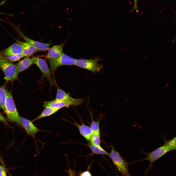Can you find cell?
Returning <instances> with one entry per match:
<instances>
[{"mask_svg":"<svg viewBox=\"0 0 176 176\" xmlns=\"http://www.w3.org/2000/svg\"><path fill=\"white\" fill-rule=\"evenodd\" d=\"M6 93L4 111L9 121L21 127L20 121V116L16 109L12 95L7 89Z\"/></svg>","mask_w":176,"mask_h":176,"instance_id":"1","label":"cell"},{"mask_svg":"<svg viewBox=\"0 0 176 176\" xmlns=\"http://www.w3.org/2000/svg\"><path fill=\"white\" fill-rule=\"evenodd\" d=\"M0 67L5 75L6 81H12L18 79V73L16 65L3 56H0Z\"/></svg>","mask_w":176,"mask_h":176,"instance_id":"2","label":"cell"},{"mask_svg":"<svg viewBox=\"0 0 176 176\" xmlns=\"http://www.w3.org/2000/svg\"><path fill=\"white\" fill-rule=\"evenodd\" d=\"M101 60V58L98 56L94 59H76L75 65L91 71L94 73L96 72L101 73V70L103 66L102 64H99L98 63Z\"/></svg>","mask_w":176,"mask_h":176,"instance_id":"3","label":"cell"},{"mask_svg":"<svg viewBox=\"0 0 176 176\" xmlns=\"http://www.w3.org/2000/svg\"><path fill=\"white\" fill-rule=\"evenodd\" d=\"M111 150L109 156L113 163L120 171L122 176H131L128 169V164L121 156L119 153L116 151L114 147L110 145Z\"/></svg>","mask_w":176,"mask_h":176,"instance_id":"4","label":"cell"},{"mask_svg":"<svg viewBox=\"0 0 176 176\" xmlns=\"http://www.w3.org/2000/svg\"><path fill=\"white\" fill-rule=\"evenodd\" d=\"M50 71L52 76L58 67L64 65H75L76 59L63 53L59 56L49 59Z\"/></svg>","mask_w":176,"mask_h":176,"instance_id":"5","label":"cell"},{"mask_svg":"<svg viewBox=\"0 0 176 176\" xmlns=\"http://www.w3.org/2000/svg\"><path fill=\"white\" fill-rule=\"evenodd\" d=\"M170 151L171 150L169 147L164 143L163 145L158 148L151 152L148 153L143 152L147 155V157L136 162L148 160L150 162L149 168L152 166L153 163L155 161Z\"/></svg>","mask_w":176,"mask_h":176,"instance_id":"6","label":"cell"},{"mask_svg":"<svg viewBox=\"0 0 176 176\" xmlns=\"http://www.w3.org/2000/svg\"><path fill=\"white\" fill-rule=\"evenodd\" d=\"M83 101V99L81 98L75 101H69L55 99L51 101H44L43 106L44 107L48 106L59 110L65 107H68L72 105H79L81 104Z\"/></svg>","mask_w":176,"mask_h":176,"instance_id":"7","label":"cell"},{"mask_svg":"<svg viewBox=\"0 0 176 176\" xmlns=\"http://www.w3.org/2000/svg\"><path fill=\"white\" fill-rule=\"evenodd\" d=\"M33 63L36 65L42 73L43 77H46L51 83H52L51 73L46 62L42 59L32 56L31 58Z\"/></svg>","mask_w":176,"mask_h":176,"instance_id":"8","label":"cell"},{"mask_svg":"<svg viewBox=\"0 0 176 176\" xmlns=\"http://www.w3.org/2000/svg\"><path fill=\"white\" fill-rule=\"evenodd\" d=\"M20 121L21 127L24 129L28 135L33 136L42 131L37 127L32 121L26 118L20 116Z\"/></svg>","mask_w":176,"mask_h":176,"instance_id":"9","label":"cell"},{"mask_svg":"<svg viewBox=\"0 0 176 176\" xmlns=\"http://www.w3.org/2000/svg\"><path fill=\"white\" fill-rule=\"evenodd\" d=\"M20 35L26 42L34 46L39 51H45L48 50L50 46L49 44L44 43L31 39L25 35L20 30H17Z\"/></svg>","mask_w":176,"mask_h":176,"instance_id":"10","label":"cell"},{"mask_svg":"<svg viewBox=\"0 0 176 176\" xmlns=\"http://www.w3.org/2000/svg\"><path fill=\"white\" fill-rule=\"evenodd\" d=\"M65 42L58 45H55L48 50V54L46 57V58H54L60 56L63 53V46Z\"/></svg>","mask_w":176,"mask_h":176,"instance_id":"11","label":"cell"},{"mask_svg":"<svg viewBox=\"0 0 176 176\" xmlns=\"http://www.w3.org/2000/svg\"><path fill=\"white\" fill-rule=\"evenodd\" d=\"M22 46L18 41L3 51L2 56L22 53Z\"/></svg>","mask_w":176,"mask_h":176,"instance_id":"12","label":"cell"},{"mask_svg":"<svg viewBox=\"0 0 176 176\" xmlns=\"http://www.w3.org/2000/svg\"><path fill=\"white\" fill-rule=\"evenodd\" d=\"M78 129L80 134L87 141H89L92 132L90 127L83 123L80 124L76 122L72 123Z\"/></svg>","mask_w":176,"mask_h":176,"instance_id":"13","label":"cell"},{"mask_svg":"<svg viewBox=\"0 0 176 176\" xmlns=\"http://www.w3.org/2000/svg\"><path fill=\"white\" fill-rule=\"evenodd\" d=\"M18 41L22 46V53L25 57H29L35 53L39 51L36 47L27 42Z\"/></svg>","mask_w":176,"mask_h":176,"instance_id":"14","label":"cell"},{"mask_svg":"<svg viewBox=\"0 0 176 176\" xmlns=\"http://www.w3.org/2000/svg\"><path fill=\"white\" fill-rule=\"evenodd\" d=\"M33 63L31 59L26 56L20 61L16 65L18 73L24 71Z\"/></svg>","mask_w":176,"mask_h":176,"instance_id":"15","label":"cell"},{"mask_svg":"<svg viewBox=\"0 0 176 176\" xmlns=\"http://www.w3.org/2000/svg\"><path fill=\"white\" fill-rule=\"evenodd\" d=\"M80 99L73 98L71 97L68 93H66L61 89L58 88L57 89L56 99L69 101H75L79 100Z\"/></svg>","mask_w":176,"mask_h":176,"instance_id":"16","label":"cell"},{"mask_svg":"<svg viewBox=\"0 0 176 176\" xmlns=\"http://www.w3.org/2000/svg\"><path fill=\"white\" fill-rule=\"evenodd\" d=\"M44 107V109L41 113L35 119L32 121L33 122L38 120L50 116L58 110V109L48 106H45Z\"/></svg>","mask_w":176,"mask_h":176,"instance_id":"17","label":"cell"},{"mask_svg":"<svg viewBox=\"0 0 176 176\" xmlns=\"http://www.w3.org/2000/svg\"><path fill=\"white\" fill-rule=\"evenodd\" d=\"M87 145L88 147L94 154L105 155L108 156L109 155V153L101 147L93 145L90 142Z\"/></svg>","mask_w":176,"mask_h":176,"instance_id":"18","label":"cell"},{"mask_svg":"<svg viewBox=\"0 0 176 176\" xmlns=\"http://www.w3.org/2000/svg\"><path fill=\"white\" fill-rule=\"evenodd\" d=\"M6 89L4 86H0V108L4 110L6 97Z\"/></svg>","mask_w":176,"mask_h":176,"instance_id":"19","label":"cell"},{"mask_svg":"<svg viewBox=\"0 0 176 176\" xmlns=\"http://www.w3.org/2000/svg\"><path fill=\"white\" fill-rule=\"evenodd\" d=\"M91 116L92 121L90 128L92 132L100 135L99 126L100 121H95L93 120L91 115Z\"/></svg>","mask_w":176,"mask_h":176,"instance_id":"20","label":"cell"},{"mask_svg":"<svg viewBox=\"0 0 176 176\" xmlns=\"http://www.w3.org/2000/svg\"><path fill=\"white\" fill-rule=\"evenodd\" d=\"M90 142L93 145L99 147L100 146V135L92 133L90 140Z\"/></svg>","mask_w":176,"mask_h":176,"instance_id":"21","label":"cell"},{"mask_svg":"<svg viewBox=\"0 0 176 176\" xmlns=\"http://www.w3.org/2000/svg\"><path fill=\"white\" fill-rule=\"evenodd\" d=\"M24 56L22 53H21L10 55L4 57L10 61L15 62Z\"/></svg>","mask_w":176,"mask_h":176,"instance_id":"22","label":"cell"},{"mask_svg":"<svg viewBox=\"0 0 176 176\" xmlns=\"http://www.w3.org/2000/svg\"><path fill=\"white\" fill-rule=\"evenodd\" d=\"M165 143L169 147L171 151L176 150V136L169 140H165Z\"/></svg>","mask_w":176,"mask_h":176,"instance_id":"23","label":"cell"},{"mask_svg":"<svg viewBox=\"0 0 176 176\" xmlns=\"http://www.w3.org/2000/svg\"><path fill=\"white\" fill-rule=\"evenodd\" d=\"M6 174L5 168L3 166L0 165V176H5Z\"/></svg>","mask_w":176,"mask_h":176,"instance_id":"24","label":"cell"},{"mask_svg":"<svg viewBox=\"0 0 176 176\" xmlns=\"http://www.w3.org/2000/svg\"><path fill=\"white\" fill-rule=\"evenodd\" d=\"M0 121L6 124H8L7 120L1 114L0 112Z\"/></svg>","mask_w":176,"mask_h":176,"instance_id":"25","label":"cell"},{"mask_svg":"<svg viewBox=\"0 0 176 176\" xmlns=\"http://www.w3.org/2000/svg\"><path fill=\"white\" fill-rule=\"evenodd\" d=\"M80 176H92L90 173L87 171L82 172L80 175Z\"/></svg>","mask_w":176,"mask_h":176,"instance_id":"26","label":"cell"},{"mask_svg":"<svg viewBox=\"0 0 176 176\" xmlns=\"http://www.w3.org/2000/svg\"><path fill=\"white\" fill-rule=\"evenodd\" d=\"M137 0H134V5L133 9H132V11H133L134 10H136L137 11H138V9L137 4Z\"/></svg>","mask_w":176,"mask_h":176,"instance_id":"27","label":"cell"},{"mask_svg":"<svg viewBox=\"0 0 176 176\" xmlns=\"http://www.w3.org/2000/svg\"><path fill=\"white\" fill-rule=\"evenodd\" d=\"M68 172L69 176H76L75 172L74 170H72L69 168V170L68 171Z\"/></svg>","mask_w":176,"mask_h":176,"instance_id":"28","label":"cell"},{"mask_svg":"<svg viewBox=\"0 0 176 176\" xmlns=\"http://www.w3.org/2000/svg\"><path fill=\"white\" fill-rule=\"evenodd\" d=\"M0 161L1 162V163L2 164L3 163V161L2 160V158L1 157V156L0 155Z\"/></svg>","mask_w":176,"mask_h":176,"instance_id":"29","label":"cell"},{"mask_svg":"<svg viewBox=\"0 0 176 176\" xmlns=\"http://www.w3.org/2000/svg\"><path fill=\"white\" fill-rule=\"evenodd\" d=\"M3 51H0V56H2Z\"/></svg>","mask_w":176,"mask_h":176,"instance_id":"30","label":"cell"},{"mask_svg":"<svg viewBox=\"0 0 176 176\" xmlns=\"http://www.w3.org/2000/svg\"><path fill=\"white\" fill-rule=\"evenodd\" d=\"M174 40V41H175L176 40V36L175 37Z\"/></svg>","mask_w":176,"mask_h":176,"instance_id":"31","label":"cell"},{"mask_svg":"<svg viewBox=\"0 0 176 176\" xmlns=\"http://www.w3.org/2000/svg\"><path fill=\"white\" fill-rule=\"evenodd\" d=\"M5 176H7V175L6 174L5 175Z\"/></svg>","mask_w":176,"mask_h":176,"instance_id":"32","label":"cell"},{"mask_svg":"<svg viewBox=\"0 0 176 176\" xmlns=\"http://www.w3.org/2000/svg\"><path fill=\"white\" fill-rule=\"evenodd\" d=\"M116 176H117L116 175Z\"/></svg>","mask_w":176,"mask_h":176,"instance_id":"33","label":"cell"}]
</instances>
